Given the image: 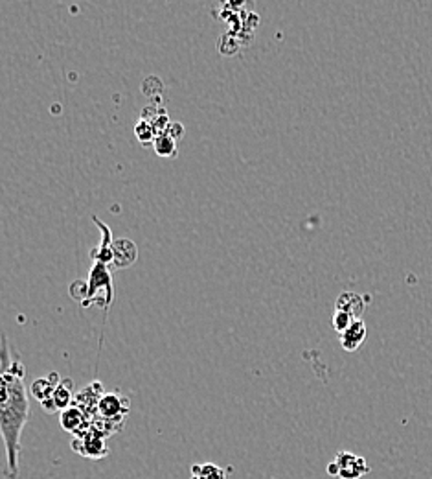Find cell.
Listing matches in <instances>:
<instances>
[{"instance_id": "cell-16", "label": "cell", "mask_w": 432, "mask_h": 479, "mask_svg": "<svg viewBox=\"0 0 432 479\" xmlns=\"http://www.w3.org/2000/svg\"><path fill=\"white\" fill-rule=\"evenodd\" d=\"M353 321H357V319L353 318V315H350V313H348V312H342V310H335V313H333V328H335V332H339V334H342V332H346V330L352 326Z\"/></svg>"}, {"instance_id": "cell-6", "label": "cell", "mask_w": 432, "mask_h": 479, "mask_svg": "<svg viewBox=\"0 0 432 479\" xmlns=\"http://www.w3.org/2000/svg\"><path fill=\"white\" fill-rule=\"evenodd\" d=\"M112 253H115L112 267H116V269L133 266L134 262H136V256H139L136 245H134L131 240H127V238L115 240V243H112Z\"/></svg>"}, {"instance_id": "cell-15", "label": "cell", "mask_w": 432, "mask_h": 479, "mask_svg": "<svg viewBox=\"0 0 432 479\" xmlns=\"http://www.w3.org/2000/svg\"><path fill=\"white\" fill-rule=\"evenodd\" d=\"M134 131H136V137H139V140L142 142V144L155 142L156 131H155V127L151 126V122L140 120L139 124H136V127H134Z\"/></svg>"}, {"instance_id": "cell-2", "label": "cell", "mask_w": 432, "mask_h": 479, "mask_svg": "<svg viewBox=\"0 0 432 479\" xmlns=\"http://www.w3.org/2000/svg\"><path fill=\"white\" fill-rule=\"evenodd\" d=\"M105 437H107V433L101 432L98 426L91 424L85 432L72 437V450L77 452L80 456L88 457V459H101L109 454Z\"/></svg>"}, {"instance_id": "cell-8", "label": "cell", "mask_w": 432, "mask_h": 479, "mask_svg": "<svg viewBox=\"0 0 432 479\" xmlns=\"http://www.w3.org/2000/svg\"><path fill=\"white\" fill-rule=\"evenodd\" d=\"M94 221H96V225H98L99 231H101V243H99L98 247L94 249L91 256H93L94 262H101V264H105V266H112V260H115L112 243H115V240H112L110 229L107 225H104L96 216H94Z\"/></svg>"}, {"instance_id": "cell-4", "label": "cell", "mask_w": 432, "mask_h": 479, "mask_svg": "<svg viewBox=\"0 0 432 479\" xmlns=\"http://www.w3.org/2000/svg\"><path fill=\"white\" fill-rule=\"evenodd\" d=\"M98 413L99 416L104 419V424H101V426L94 424V426H98L101 432H105L109 435L107 426H115V430H120L118 426H120L121 421H123V416L129 413V400L116 393L104 394V399L99 400Z\"/></svg>"}, {"instance_id": "cell-3", "label": "cell", "mask_w": 432, "mask_h": 479, "mask_svg": "<svg viewBox=\"0 0 432 479\" xmlns=\"http://www.w3.org/2000/svg\"><path fill=\"white\" fill-rule=\"evenodd\" d=\"M370 472L368 463L352 452H339L328 465V474L340 479H361Z\"/></svg>"}, {"instance_id": "cell-1", "label": "cell", "mask_w": 432, "mask_h": 479, "mask_svg": "<svg viewBox=\"0 0 432 479\" xmlns=\"http://www.w3.org/2000/svg\"><path fill=\"white\" fill-rule=\"evenodd\" d=\"M2 378H0V432L6 448V478H19L21 435L29 421V397L24 386L23 361L17 354H10L8 337H2Z\"/></svg>"}, {"instance_id": "cell-10", "label": "cell", "mask_w": 432, "mask_h": 479, "mask_svg": "<svg viewBox=\"0 0 432 479\" xmlns=\"http://www.w3.org/2000/svg\"><path fill=\"white\" fill-rule=\"evenodd\" d=\"M337 310H342V312H348L355 319H361L364 312V299L361 295L346 291L337 299Z\"/></svg>"}, {"instance_id": "cell-11", "label": "cell", "mask_w": 432, "mask_h": 479, "mask_svg": "<svg viewBox=\"0 0 432 479\" xmlns=\"http://www.w3.org/2000/svg\"><path fill=\"white\" fill-rule=\"evenodd\" d=\"M58 386V375H50V378H37V380L32 383V394L43 404V402L52 399L53 391H56V387Z\"/></svg>"}, {"instance_id": "cell-9", "label": "cell", "mask_w": 432, "mask_h": 479, "mask_svg": "<svg viewBox=\"0 0 432 479\" xmlns=\"http://www.w3.org/2000/svg\"><path fill=\"white\" fill-rule=\"evenodd\" d=\"M366 339V324L363 323V319L353 321L350 328L340 334V345L344 346V350L348 353H355L359 346L363 345Z\"/></svg>"}, {"instance_id": "cell-7", "label": "cell", "mask_w": 432, "mask_h": 479, "mask_svg": "<svg viewBox=\"0 0 432 479\" xmlns=\"http://www.w3.org/2000/svg\"><path fill=\"white\" fill-rule=\"evenodd\" d=\"M91 424H93V421L77 405H72V408H69V410H64L61 413V426H63L64 432L72 433L74 437L85 432Z\"/></svg>"}, {"instance_id": "cell-5", "label": "cell", "mask_w": 432, "mask_h": 479, "mask_svg": "<svg viewBox=\"0 0 432 479\" xmlns=\"http://www.w3.org/2000/svg\"><path fill=\"white\" fill-rule=\"evenodd\" d=\"M98 291H104L105 299H107V307H109L112 299H115V289H112L109 267L101 264V262H94L93 269H91V277H88V284H86V297L83 300V307L93 304L94 297H96Z\"/></svg>"}, {"instance_id": "cell-14", "label": "cell", "mask_w": 432, "mask_h": 479, "mask_svg": "<svg viewBox=\"0 0 432 479\" xmlns=\"http://www.w3.org/2000/svg\"><path fill=\"white\" fill-rule=\"evenodd\" d=\"M153 146H155L156 155H160V157H175L177 155V140H173L167 133L156 135V139H155V142H153Z\"/></svg>"}, {"instance_id": "cell-17", "label": "cell", "mask_w": 432, "mask_h": 479, "mask_svg": "<svg viewBox=\"0 0 432 479\" xmlns=\"http://www.w3.org/2000/svg\"><path fill=\"white\" fill-rule=\"evenodd\" d=\"M166 133L169 135L173 140H177V142H179V140L184 137V127L180 126V124H169L166 129Z\"/></svg>"}, {"instance_id": "cell-12", "label": "cell", "mask_w": 432, "mask_h": 479, "mask_svg": "<svg viewBox=\"0 0 432 479\" xmlns=\"http://www.w3.org/2000/svg\"><path fill=\"white\" fill-rule=\"evenodd\" d=\"M50 400H52L53 405H56V411H61V413H63L64 410L72 408L75 400V397L72 394V380H64L63 383H59Z\"/></svg>"}, {"instance_id": "cell-13", "label": "cell", "mask_w": 432, "mask_h": 479, "mask_svg": "<svg viewBox=\"0 0 432 479\" xmlns=\"http://www.w3.org/2000/svg\"><path fill=\"white\" fill-rule=\"evenodd\" d=\"M190 479H226V472L213 463L206 465H193Z\"/></svg>"}]
</instances>
